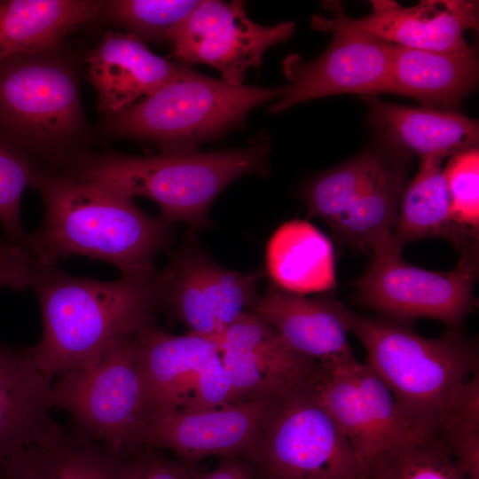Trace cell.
<instances>
[{
  "instance_id": "cell-2",
  "label": "cell",
  "mask_w": 479,
  "mask_h": 479,
  "mask_svg": "<svg viewBox=\"0 0 479 479\" xmlns=\"http://www.w3.org/2000/svg\"><path fill=\"white\" fill-rule=\"evenodd\" d=\"M34 263L30 289L39 302L43 335L31 349L39 369L51 378L90 366L115 342L154 325L158 273L104 281Z\"/></svg>"
},
{
  "instance_id": "cell-17",
  "label": "cell",
  "mask_w": 479,
  "mask_h": 479,
  "mask_svg": "<svg viewBox=\"0 0 479 479\" xmlns=\"http://www.w3.org/2000/svg\"><path fill=\"white\" fill-rule=\"evenodd\" d=\"M218 345L231 382L229 404L271 397L312 381L318 371V363L289 349L253 311L234 320Z\"/></svg>"
},
{
  "instance_id": "cell-34",
  "label": "cell",
  "mask_w": 479,
  "mask_h": 479,
  "mask_svg": "<svg viewBox=\"0 0 479 479\" xmlns=\"http://www.w3.org/2000/svg\"><path fill=\"white\" fill-rule=\"evenodd\" d=\"M137 479H195V469L167 458L159 449L142 447L137 452Z\"/></svg>"
},
{
  "instance_id": "cell-14",
  "label": "cell",
  "mask_w": 479,
  "mask_h": 479,
  "mask_svg": "<svg viewBox=\"0 0 479 479\" xmlns=\"http://www.w3.org/2000/svg\"><path fill=\"white\" fill-rule=\"evenodd\" d=\"M373 12L365 17H348L339 2H326L332 15L313 16L312 28L363 34L400 47L436 51L469 49L465 33L478 27V2L467 0L421 1L404 7L392 0L371 1Z\"/></svg>"
},
{
  "instance_id": "cell-36",
  "label": "cell",
  "mask_w": 479,
  "mask_h": 479,
  "mask_svg": "<svg viewBox=\"0 0 479 479\" xmlns=\"http://www.w3.org/2000/svg\"><path fill=\"white\" fill-rule=\"evenodd\" d=\"M35 263L29 254L0 260V288L25 291L31 288Z\"/></svg>"
},
{
  "instance_id": "cell-22",
  "label": "cell",
  "mask_w": 479,
  "mask_h": 479,
  "mask_svg": "<svg viewBox=\"0 0 479 479\" xmlns=\"http://www.w3.org/2000/svg\"><path fill=\"white\" fill-rule=\"evenodd\" d=\"M478 80L474 47L436 51L393 44L388 93L406 96L424 107L449 110L457 106Z\"/></svg>"
},
{
  "instance_id": "cell-19",
  "label": "cell",
  "mask_w": 479,
  "mask_h": 479,
  "mask_svg": "<svg viewBox=\"0 0 479 479\" xmlns=\"http://www.w3.org/2000/svg\"><path fill=\"white\" fill-rule=\"evenodd\" d=\"M51 381L31 347L0 342V459L43 444L59 427L49 414Z\"/></svg>"
},
{
  "instance_id": "cell-6",
  "label": "cell",
  "mask_w": 479,
  "mask_h": 479,
  "mask_svg": "<svg viewBox=\"0 0 479 479\" xmlns=\"http://www.w3.org/2000/svg\"><path fill=\"white\" fill-rule=\"evenodd\" d=\"M285 93V86L232 85L180 64L160 88L111 116L108 126L116 135L153 142L161 153H193L241 128L250 111Z\"/></svg>"
},
{
  "instance_id": "cell-28",
  "label": "cell",
  "mask_w": 479,
  "mask_h": 479,
  "mask_svg": "<svg viewBox=\"0 0 479 479\" xmlns=\"http://www.w3.org/2000/svg\"><path fill=\"white\" fill-rule=\"evenodd\" d=\"M358 479H467L436 429L420 431L359 470Z\"/></svg>"
},
{
  "instance_id": "cell-37",
  "label": "cell",
  "mask_w": 479,
  "mask_h": 479,
  "mask_svg": "<svg viewBox=\"0 0 479 479\" xmlns=\"http://www.w3.org/2000/svg\"><path fill=\"white\" fill-rule=\"evenodd\" d=\"M195 479H260L252 466L241 458H224L211 471L196 474Z\"/></svg>"
},
{
  "instance_id": "cell-24",
  "label": "cell",
  "mask_w": 479,
  "mask_h": 479,
  "mask_svg": "<svg viewBox=\"0 0 479 479\" xmlns=\"http://www.w3.org/2000/svg\"><path fill=\"white\" fill-rule=\"evenodd\" d=\"M443 161L420 159L416 175L402 192L389 249L402 252L407 243L429 238L445 239L460 252L478 246V233L452 218Z\"/></svg>"
},
{
  "instance_id": "cell-29",
  "label": "cell",
  "mask_w": 479,
  "mask_h": 479,
  "mask_svg": "<svg viewBox=\"0 0 479 479\" xmlns=\"http://www.w3.org/2000/svg\"><path fill=\"white\" fill-rule=\"evenodd\" d=\"M386 158L380 151L368 150L315 177L304 191L309 216L319 217L333 227L380 170Z\"/></svg>"
},
{
  "instance_id": "cell-12",
  "label": "cell",
  "mask_w": 479,
  "mask_h": 479,
  "mask_svg": "<svg viewBox=\"0 0 479 479\" xmlns=\"http://www.w3.org/2000/svg\"><path fill=\"white\" fill-rule=\"evenodd\" d=\"M314 389L349 440L358 471L420 431L404 416L378 374L355 357L319 364Z\"/></svg>"
},
{
  "instance_id": "cell-33",
  "label": "cell",
  "mask_w": 479,
  "mask_h": 479,
  "mask_svg": "<svg viewBox=\"0 0 479 479\" xmlns=\"http://www.w3.org/2000/svg\"><path fill=\"white\" fill-rule=\"evenodd\" d=\"M453 220L474 232L479 230V151L450 157L444 169Z\"/></svg>"
},
{
  "instance_id": "cell-4",
  "label": "cell",
  "mask_w": 479,
  "mask_h": 479,
  "mask_svg": "<svg viewBox=\"0 0 479 479\" xmlns=\"http://www.w3.org/2000/svg\"><path fill=\"white\" fill-rule=\"evenodd\" d=\"M350 332L366 351V364L417 429H436L457 391L478 371V348L460 330L440 338L416 334L406 324L350 311Z\"/></svg>"
},
{
  "instance_id": "cell-21",
  "label": "cell",
  "mask_w": 479,
  "mask_h": 479,
  "mask_svg": "<svg viewBox=\"0 0 479 479\" xmlns=\"http://www.w3.org/2000/svg\"><path fill=\"white\" fill-rule=\"evenodd\" d=\"M369 121L399 153L445 159L478 148L477 121L451 110L412 107L362 96Z\"/></svg>"
},
{
  "instance_id": "cell-16",
  "label": "cell",
  "mask_w": 479,
  "mask_h": 479,
  "mask_svg": "<svg viewBox=\"0 0 479 479\" xmlns=\"http://www.w3.org/2000/svg\"><path fill=\"white\" fill-rule=\"evenodd\" d=\"M269 397L153 419L137 430L134 451L142 447L168 449L179 461L191 467L210 456L246 460Z\"/></svg>"
},
{
  "instance_id": "cell-10",
  "label": "cell",
  "mask_w": 479,
  "mask_h": 479,
  "mask_svg": "<svg viewBox=\"0 0 479 479\" xmlns=\"http://www.w3.org/2000/svg\"><path fill=\"white\" fill-rule=\"evenodd\" d=\"M137 339L145 422L229 404L231 382L216 342L191 332L170 334L155 325L138 333Z\"/></svg>"
},
{
  "instance_id": "cell-3",
  "label": "cell",
  "mask_w": 479,
  "mask_h": 479,
  "mask_svg": "<svg viewBox=\"0 0 479 479\" xmlns=\"http://www.w3.org/2000/svg\"><path fill=\"white\" fill-rule=\"evenodd\" d=\"M270 144L208 153L152 156L82 153L64 172L98 182L133 199L145 197L160 216L193 231L210 227L208 210L221 192L248 174L268 175Z\"/></svg>"
},
{
  "instance_id": "cell-13",
  "label": "cell",
  "mask_w": 479,
  "mask_h": 479,
  "mask_svg": "<svg viewBox=\"0 0 479 479\" xmlns=\"http://www.w3.org/2000/svg\"><path fill=\"white\" fill-rule=\"evenodd\" d=\"M288 20L264 26L250 20L242 1H200L169 43L174 54L187 63H205L222 79L241 85L247 70L259 67L268 48L285 43L294 31Z\"/></svg>"
},
{
  "instance_id": "cell-18",
  "label": "cell",
  "mask_w": 479,
  "mask_h": 479,
  "mask_svg": "<svg viewBox=\"0 0 479 479\" xmlns=\"http://www.w3.org/2000/svg\"><path fill=\"white\" fill-rule=\"evenodd\" d=\"M250 311L266 321L295 353L318 364L354 357L348 342L350 311L330 298H310L271 286Z\"/></svg>"
},
{
  "instance_id": "cell-35",
  "label": "cell",
  "mask_w": 479,
  "mask_h": 479,
  "mask_svg": "<svg viewBox=\"0 0 479 479\" xmlns=\"http://www.w3.org/2000/svg\"><path fill=\"white\" fill-rule=\"evenodd\" d=\"M0 479H51L40 445L0 459Z\"/></svg>"
},
{
  "instance_id": "cell-26",
  "label": "cell",
  "mask_w": 479,
  "mask_h": 479,
  "mask_svg": "<svg viewBox=\"0 0 479 479\" xmlns=\"http://www.w3.org/2000/svg\"><path fill=\"white\" fill-rule=\"evenodd\" d=\"M405 178V164L387 157L349 210L331 227L334 236L373 255L388 250Z\"/></svg>"
},
{
  "instance_id": "cell-11",
  "label": "cell",
  "mask_w": 479,
  "mask_h": 479,
  "mask_svg": "<svg viewBox=\"0 0 479 479\" xmlns=\"http://www.w3.org/2000/svg\"><path fill=\"white\" fill-rule=\"evenodd\" d=\"M262 274L218 265L189 236L157 275L160 310L218 344L224 330L253 308Z\"/></svg>"
},
{
  "instance_id": "cell-27",
  "label": "cell",
  "mask_w": 479,
  "mask_h": 479,
  "mask_svg": "<svg viewBox=\"0 0 479 479\" xmlns=\"http://www.w3.org/2000/svg\"><path fill=\"white\" fill-rule=\"evenodd\" d=\"M51 479H137V452L125 454L61 427L40 445Z\"/></svg>"
},
{
  "instance_id": "cell-1",
  "label": "cell",
  "mask_w": 479,
  "mask_h": 479,
  "mask_svg": "<svg viewBox=\"0 0 479 479\" xmlns=\"http://www.w3.org/2000/svg\"><path fill=\"white\" fill-rule=\"evenodd\" d=\"M44 219L24 247L39 264L70 256L107 262L123 277L157 275L154 258L172 242L174 224L144 212L133 199L103 184L66 172L41 170L35 185Z\"/></svg>"
},
{
  "instance_id": "cell-5",
  "label": "cell",
  "mask_w": 479,
  "mask_h": 479,
  "mask_svg": "<svg viewBox=\"0 0 479 479\" xmlns=\"http://www.w3.org/2000/svg\"><path fill=\"white\" fill-rule=\"evenodd\" d=\"M83 124L76 75L58 51L0 60V134L39 169L69 168Z\"/></svg>"
},
{
  "instance_id": "cell-7",
  "label": "cell",
  "mask_w": 479,
  "mask_h": 479,
  "mask_svg": "<svg viewBox=\"0 0 479 479\" xmlns=\"http://www.w3.org/2000/svg\"><path fill=\"white\" fill-rule=\"evenodd\" d=\"M315 379L269 397L246 459L260 479H358L352 447L320 402Z\"/></svg>"
},
{
  "instance_id": "cell-30",
  "label": "cell",
  "mask_w": 479,
  "mask_h": 479,
  "mask_svg": "<svg viewBox=\"0 0 479 479\" xmlns=\"http://www.w3.org/2000/svg\"><path fill=\"white\" fill-rule=\"evenodd\" d=\"M479 370L457 391L436 431L467 479H479Z\"/></svg>"
},
{
  "instance_id": "cell-9",
  "label": "cell",
  "mask_w": 479,
  "mask_h": 479,
  "mask_svg": "<svg viewBox=\"0 0 479 479\" xmlns=\"http://www.w3.org/2000/svg\"><path fill=\"white\" fill-rule=\"evenodd\" d=\"M478 246L461 252L457 266L448 271H432L406 263L400 251L387 250L373 255L366 271L351 284L365 307L407 324L432 318L450 329L461 326L476 305Z\"/></svg>"
},
{
  "instance_id": "cell-38",
  "label": "cell",
  "mask_w": 479,
  "mask_h": 479,
  "mask_svg": "<svg viewBox=\"0 0 479 479\" xmlns=\"http://www.w3.org/2000/svg\"><path fill=\"white\" fill-rule=\"evenodd\" d=\"M27 254L26 248L0 240V260L20 257Z\"/></svg>"
},
{
  "instance_id": "cell-25",
  "label": "cell",
  "mask_w": 479,
  "mask_h": 479,
  "mask_svg": "<svg viewBox=\"0 0 479 479\" xmlns=\"http://www.w3.org/2000/svg\"><path fill=\"white\" fill-rule=\"evenodd\" d=\"M265 270L273 286L290 293H321L336 285L332 242L305 220L275 231L266 247Z\"/></svg>"
},
{
  "instance_id": "cell-8",
  "label": "cell",
  "mask_w": 479,
  "mask_h": 479,
  "mask_svg": "<svg viewBox=\"0 0 479 479\" xmlns=\"http://www.w3.org/2000/svg\"><path fill=\"white\" fill-rule=\"evenodd\" d=\"M51 407L67 411L79 435L125 454L145 420L137 334L115 342L93 365L61 374Z\"/></svg>"
},
{
  "instance_id": "cell-15",
  "label": "cell",
  "mask_w": 479,
  "mask_h": 479,
  "mask_svg": "<svg viewBox=\"0 0 479 479\" xmlns=\"http://www.w3.org/2000/svg\"><path fill=\"white\" fill-rule=\"evenodd\" d=\"M333 34L326 50L315 59L305 61L294 53L283 60L288 84L270 114L323 97L387 92L393 44L363 34Z\"/></svg>"
},
{
  "instance_id": "cell-31",
  "label": "cell",
  "mask_w": 479,
  "mask_h": 479,
  "mask_svg": "<svg viewBox=\"0 0 479 479\" xmlns=\"http://www.w3.org/2000/svg\"><path fill=\"white\" fill-rule=\"evenodd\" d=\"M200 1L196 0H114L105 1L114 22L139 39L169 42Z\"/></svg>"
},
{
  "instance_id": "cell-23",
  "label": "cell",
  "mask_w": 479,
  "mask_h": 479,
  "mask_svg": "<svg viewBox=\"0 0 479 479\" xmlns=\"http://www.w3.org/2000/svg\"><path fill=\"white\" fill-rule=\"evenodd\" d=\"M104 5L95 0H0V60L58 51Z\"/></svg>"
},
{
  "instance_id": "cell-20",
  "label": "cell",
  "mask_w": 479,
  "mask_h": 479,
  "mask_svg": "<svg viewBox=\"0 0 479 479\" xmlns=\"http://www.w3.org/2000/svg\"><path fill=\"white\" fill-rule=\"evenodd\" d=\"M87 62L98 109L110 116L153 93L180 65L154 54L136 35L120 32L106 33Z\"/></svg>"
},
{
  "instance_id": "cell-32",
  "label": "cell",
  "mask_w": 479,
  "mask_h": 479,
  "mask_svg": "<svg viewBox=\"0 0 479 479\" xmlns=\"http://www.w3.org/2000/svg\"><path fill=\"white\" fill-rule=\"evenodd\" d=\"M40 171L0 134V224L9 242L22 247L27 233L21 223V197L26 188L35 187Z\"/></svg>"
}]
</instances>
